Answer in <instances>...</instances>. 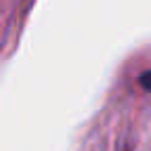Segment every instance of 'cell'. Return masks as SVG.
I'll return each mask as SVG.
<instances>
[{
    "label": "cell",
    "mask_w": 151,
    "mask_h": 151,
    "mask_svg": "<svg viewBox=\"0 0 151 151\" xmlns=\"http://www.w3.org/2000/svg\"><path fill=\"white\" fill-rule=\"evenodd\" d=\"M139 83H141V87H143V89L151 91V70H145V73L139 77Z\"/></svg>",
    "instance_id": "cell-1"
}]
</instances>
